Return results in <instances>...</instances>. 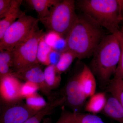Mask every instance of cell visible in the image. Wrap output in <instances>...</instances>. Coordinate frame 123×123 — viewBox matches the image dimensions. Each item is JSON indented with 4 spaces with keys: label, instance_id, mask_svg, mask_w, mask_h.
<instances>
[{
    "label": "cell",
    "instance_id": "6da1fadb",
    "mask_svg": "<svg viewBox=\"0 0 123 123\" xmlns=\"http://www.w3.org/2000/svg\"><path fill=\"white\" fill-rule=\"evenodd\" d=\"M103 28L86 14L83 13L78 15L75 24L65 38L66 50L74 52L79 60L93 56L105 36Z\"/></svg>",
    "mask_w": 123,
    "mask_h": 123
},
{
    "label": "cell",
    "instance_id": "7a4b0ae2",
    "mask_svg": "<svg viewBox=\"0 0 123 123\" xmlns=\"http://www.w3.org/2000/svg\"><path fill=\"white\" fill-rule=\"evenodd\" d=\"M120 54L118 41L112 34L105 36L94 51L89 67L102 88H106L114 75Z\"/></svg>",
    "mask_w": 123,
    "mask_h": 123
},
{
    "label": "cell",
    "instance_id": "3957f363",
    "mask_svg": "<svg viewBox=\"0 0 123 123\" xmlns=\"http://www.w3.org/2000/svg\"><path fill=\"white\" fill-rule=\"evenodd\" d=\"M77 6L111 33L119 30L123 17L118 0H80L78 1Z\"/></svg>",
    "mask_w": 123,
    "mask_h": 123
},
{
    "label": "cell",
    "instance_id": "277c9868",
    "mask_svg": "<svg viewBox=\"0 0 123 123\" xmlns=\"http://www.w3.org/2000/svg\"><path fill=\"white\" fill-rule=\"evenodd\" d=\"M74 0H60L50 9L48 16L39 18L49 31H54L66 38L77 18Z\"/></svg>",
    "mask_w": 123,
    "mask_h": 123
},
{
    "label": "cell",
    "instance_id": "5b68a950",
    "mask_svg": "<svg viewBox=\"0 0 123 123\" xmlns=\"http://www.w3.org/2000/svg\"><path fill=\"white\" fill-rule=\"evenodd\" d=\"M39 18L25 15L9 27L0 40V50L11 51L30 39L39 30Z\"/></svg>",
    "mask_w": 123,
    "mask_h": 123
},
{
    "label": "cell",
    "instance_id": "8992f818",
    "mask_svg": "<svg viewBox=\"0 0 123 123\" xmlns=\"http://www.w3.org/2000/svg\"><path fill=\"white\" fill-rule=\"evenodd\" d=\"M45 34L43 30H39L26 42L13 49L11 51L13 61V72H18L40 64L37 58L38 46Z\"/></svg>",
    "mask_w": 123,
    "mask_h": 123
},
{
    "label": "cell",
    "instance_id": "52a82bcc",
    "mask_svg": "<svg viewBox=\"0 0 123 123\" xmlns=\"http://www.w3.org/2000/svg\"><path fill=\"white\" fill-rule=\"evenodd\" d=\"M11 75L19 79L25 81H30L37 84L39 90L47 98L49 101L54 100L52 90L49 88L44 78V72L42 70L40 64L34 65L23 69L13 72Z\"/></svg>",
    "mask_w": 123,
    "mask_h": 123
},
{
    "label": "cell",
    "instance_id": "ba28073f",
    "mask_svg": "<svg viewBox=\"0 0 123 123\" xmlns=\"http://www.w3.org/2000/svg\"><path fill=\"white\" fill-rule=\"evenodd\" d=\"M80 72L75 74L67 82L64 95L66 98L65 104L73 111H79L85 105L86 98L82 90L79 81Z\"/></svg>",
    "mask_w": 123,
    "mask_h": 123
},
{
    "label": "cell",
    "instance_id": "9c48e42d",
    "mask_svg": "<svg viewBox=\"0 0 123 123\" xmlns=\"http://www.w3.org/2000/svg\"><path fill=\"white\" fill-rule=\"evenodd\" d=\"M6 105L1 114L0 123H23L38 112L29 108L22 100Z\"/></svg>",
    "mask_w": 123,
    "mask_h": 123
},
{
    "label": "cell",
    "instance_id": "30bf717a",
    "mask_svg": "<svg viewBox=\"0 0 123 123\" xmlns=\"http://www.w3.org/2000/svg\"><path fill=\"white\" fill-rule=\"evenodd\" d=\"M23 84L11 74L0 78V95L2 101L8 104L22 101L21 89Z\"/></svg>",
    "mask_w": 123,
    "mask_h": 123
},
{
    "label": "cell",
    "instance_id": "8fae6325",
    "mask_svg": "<svg viewBox=\"0 0 123 123\" xmlns=\"http://www.w3.org/2000/svg\"><path fill=\"white\" fill-rule=\"evenodd\" d=\"M55 123H105L97 115L80 111H62L59 118Z\"/></svg>",
    "mask_w": 123,
    "mask_h": 123
},
{
    "label": "cell",
    "instance_id": "7c38bea8",
    "mask_svg": "<svg viewBox=\"0 0 123 123\" xmlns=\"http://www.w3.org/2000/svg\"><path fill=\"white\" fill-rule=\"evenodd\" d=\"M80 85L86 98L95 93L97 88L96 78L89 66L85 64L80 72L79 76Z\"/></svg>",
    "mask_w": 123,
    "mask_h": 123
},
{
    "label": "cell",
    "instance_id": "4fadbf2b",
    "mask_svg": "<svg viewBox=\"0 0 123 123\" xmlns=\"http://www.w3.org/2000/svg\"><path fill=\"white\" fill-rule=\"evenodd\" d=\"M23 1L22 0H13L12 7L5 17L0 21V40L2 39L6 31L13 24L17 18H20L25 15L20 9Z\"/></svg>",
    "mask_w": 123,
    "mask_h": 123
},
{
    "label": "cell",
    "instance_id": "5bb4252c",
    "mask_svg": "<svg viewBox=\"0 0 123 123\" xmlns=\"http://www.w3.org/2000/svg\"><path fill=\"white\" fill-rule=\"evenodd\" d=\"M107 97L103 114L119 123H123V108L118 99L110 94Z\"/></svg>",
    "mask_w": 123,
    "mask_h": 123
},
{
    "label": "cell",
    "instance_id": "9a60e30c",
    "mask_svg": "<svg viewBox=\"0 0 123 123\" xmlns=\"http://www.w3.org/2000/svg\"><path fill=\"white\" fill-rule=\"evenodd\" d=\"M66 98L64 96L50 101H49L44 108L31 117L23 123H41L45 116L51 114L56 108L65 104Z\"/></svg>",
    "mask_w": 123,
    "mask_h": 123
},
{
    "label": "cell",
    "instance_id": "2e32d148",
    "mask_svg": "<svg viewBox=\"0 0 123 123\" xmlns=\"http://www.w3.org/2000/svg\"><path fill=\"white\" fill-rule=\"evenodd\" d=\"M89 98L85 106L86 111L95 115L102 112L107 101V97L105 93L103 92L95 93Z\"/></svg>",
    "mask_w": 123,
    "mask_h": 123
},
{
    "label": "cell",
    "instance_id": "e0dca14e",
    "mask_svg": "<svg viewBox=\"0 0 123 123\" xmlns=\"http://www.w3.org/2000/svg\"><path fill=\"white\" fill-rule=\"evenodd\" d=\"M59 0H27L26 2L32 7L38 14V18L48 16L50 9L60 2Z\"/></svg>",
    "mask_w": 123,
    "mask_h": 123
},
{
    "label": "cell",
    "instance_id": "ac0fdd59",
    "mask_svg": "<svg viewBox=\"0 0 123 123\" xmlns=\"http://www.w3.org/2000/svg\"><path fill=\"white\" fill-rule=\"evenodd\" d=\"M43 72L45 81L50 89L52 90L58 88L61 81V74L57 72L55 65L47 66Z\"/></svg>",
    "mask_w": 123,
    "mask_h": 123
},
{
    "label": "cell",
    "instance_id": "d6986e66",
    "mask_svg": "<svg viewBox=\"0 0 123 123\" xmlns=\"http://www.w3.org/2000/svg\"><path fill=\"white\" fill-rule=\"evenodd\" d=\"M44 36L41 38L39 43L37 58L40 64L47 66L51 65L50 55L53 49L46 43Z\"/></svg>",
    "mask_w": 123,
    "mask_h": 123
},
{
    "label": "cell",
    "instance_id": "ffe728a7",
    "mask_svg": "<svg viewBox=\"0 0 123 123\" xmlns=\"http://www.w3.org/2000/svg\"><path fill=\"white\" fill-rule=\"evenodd\" d=\"M76 54L72 51L67 50L62 52L59 59L55 65L57 72L60 74L68 70L75 59Z\"/></svg>",
    "mask_w": 123,
    "mask_h": 123
},
{
    "label": "cell",
    "instance_id": "44dd1931",
    "mask_svg": "<svg viewBox=\"0 0 123 123\" xmlns=\"http://www.w3.org/2000/svg\"><path fill=\"white\" fill-rule=\"evenodd\" d=\"M106 89L110 94L118 99L123 108V80L113 77Z\"/></svg>",
    "mask_w": 123,
    "mask_h": 123
},
{
    "label": "cell",
    "instance_id": "7402d4cb",
    "mask_svg": "<svg viewBox=\"0 0 123 123\" xmlns=\"http://www.w3.org/2000/svg\"><path fill=\"white\" fill-rule=\"evenodd\" d=\"M25 100V104L28 107L37 112L44 108L48 103L44 98L37 92L27 98Z\"/></svg>",
    "mask_w": 123,
    "mask_h": 123
},
{
    "label": "cell",
    "instance_id": "603a6c76",
    "mask_svg": "<svg viewBox=\"0 0 123 123\" xmlns=\"http://www.w3.org/2000/svg\"><path fill=\"white\" fill-rule=\"evenodd\" d=\"M111 34H113L116 36L118 41L121 50L119 61L114 78L123 80V33L119 30H116L112 31Z\"/></svg>",
    "mask_w": 123,
    "mask_h": 123
},
{
    "label": "cell",
    "instance_id": "cb8c5ba5",
    "mask_svg": "<svg viewBox=\"0 0 123 123\" xmlns=\"http://www.w3.org/2000/svg\"><path fill=\"white\" fill-rule=\"evenodd\" d=\"M39 88L37 84L30 81L23 84L21 89V95L22 99L26 98L37 93Z\"/></svg>",
    "mask_w": 123,
    "mask_h": 123
},
{
    "label": "cell",
    "instance_id": "d4e9b609",
    "mask_svg": "<svg viewBox=\"0 0 123 123\" xmlns=\"http://www.w3.org/2000/svg\"><path fill=\"white\" fill-rule=\"evenodd\" d=\"M13 64V58L11 51L0 50V64L12 68Z\"/></svg>",
    "mask_w": 123,
    "mask_h": 123
},
{
    "label": "cell",
    "instance_id": "484cf974",
    "mask_svg": "<svg viewBox=\"0 0 123 123\" xmlns=\"http://www.w3.org/2000/svg\"><path fill=\"white\" fill-rule=\"evenodd\" d=\"M13 0H0V19H3L10 10Z\"/></svg>",
    "mask_w": 123,
    "mask_h": 123
},
{
    "label": "cell",
    "instance_id": "4316f807",
    "mask_svg": "<svg viewBox=\"0 0 123 123\" xmlns=\"http://www.w3.org/2000/svg\"><path fill=\"white\" fill-rule=\"evenodd\" d=\"M61 36L56 32L49 31L45 34L44 39L47 43L52 48L55 43Z\"/></svg>",
    "mask_w": 123,
    "mask_h": 123
},
{
    "label": "cell",
    "instance_id": "83f0119b",
    "mask_svg": "<svg viewBox=\"0 0 123 123\" xmlns=\"http://www.w3.org/2000/svg\"><path fill=\"white\" fill-rule=\"evenodd\" d=\"M61 53L53 49L50 55L51 65H53L55 66L59 59Z\"/></svg>",
    "mask_w": 123,
    "mask_h": 123
},
{
    "label": "cell",
    "instance_id": "f1b7e54d",
    "mask_svg": "<svg viewBox=\"0 0 123 123\" xmlns=\"http://www.w3.org/2000/svg\"><path fill=\"white\" fill-rule=\"evenodd\" d=\"M118 1L119 4L121 14L123 17V0H118Z\"/></svg>",
    "mask_w": 123,
    "mask_h": 123
},
{
    "label": "cell",
    "instance_id": "f546056e",
    "mask_svg": "<svg viewBox=\"0 0 123 123\" xmlns=\"http://www.w3.org/2000/svg\"><path fill=\"white\" fill-rule=\"evenodd\" d=\"M41 123H52V120L50 118H44Z\"/></svg>",
    "mask_w": 123,
    "mask_h": 123
},
{
    "label": "cell",
    "instance_id": "4dcf8cb0",
    "mask_svg": "<svg viewBox=\"0 0 123 123\" xmlns=\"http://www.w3.org/2000/svg\"><path fill=\"white\" fill-rule=\"evenodd\" d=\"M121 32H123V27H122V29H121V30H120Z\"/></svg>",
    "mask_w": 123,
    "mask_h": 123
}]
</instances>
